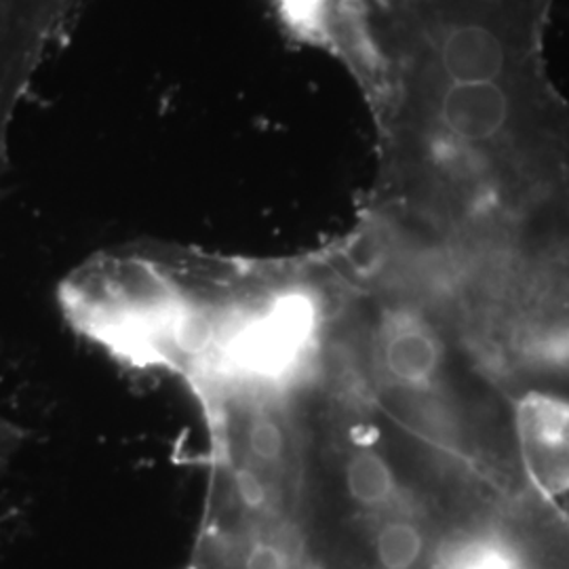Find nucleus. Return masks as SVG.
Wrapping results in <instances>:
<instances>
[{"mask_svg": "<svg viewBox=\"0 0 569 569\" xmlns=\"http://www.w3.org/2000/svg\"><path fill=\"white\" fill-rule=\"evenodd\" d=\"M323 336L352 385L432 448L515 493L531 491L515 403L477 361L448 308L355 232L315 249Z\"/></svg>", "mask_w": 569, "mask_h": 569, "instance_id": "obj_3", "label": "nucleus"}, {"mask_svg": "<svg viewBox=\"0 0 569 569\" xmlns=\"http://www.w3.org/2000/svg\"><path fill=\"white\" fill-rule=\"evenodd\" d=\"M521 465L529 488L555 507L569 500V403L526 397L515 403Z\"/></svg>", "mask_w": 569, "mask_h": 569, "instance_id": "obj_4", "label": "nucleus"}, {"mask_svg": "<svg viewBox=\"0 0 569 569\" xmlns=\"http://www.w3.org/2000/svg\"><path fill=\"white\" fill-rule=\"evenodd\" d=\"M243 378L183 569H526L533 491L399 427L326 348Z\"/></svg>", "mask_w": 569, "mask_h": 569, "instance_id": "obj_2", "label": "nucleus"}, {"mask_svg": "<svg viewBox=\"0 0 569 569\" xmlns=\"http://www.w3.org/2000/svg\"><path fill=\"white\" fill-rule=\"evenodd\" d=\"M557 509L561 510V512H563V515H568V517H569V500H568V502H563V505H559V507H557Z\"/></svg>", "mask_w": 569, "mask_h": 569, "instance_id": "obj_6", "label": "nucleus"}, {"mask_svg": "<svg viewBox=\"0 0 569 569\" xmlns=\"http://www.w3.org/2000/svg\"><path fill=\"white\" fill-rule=\"evenodd\" d=\"M23 435L20 428L0 416V470L11 462V458L20 451Z\"/></svg>", "mask_w": 569, "mask_h": 569, "instance_id": "obj_5", "label": "nucleus"}, {"mask_svg": "<svg viewBox=\"0 0 569 569\" xmlns=\"http://www.w3.org/2000/svg\"><path fill=\"white\" fill-rule=\"evenodd\" d=\"M555 0H387L346 53L376 131L355 228L515 369L569 352V100Z\"/></svg>", "mask_w": 569, "mask_h": 569, "instance_id": "obj_1", "label": "nucleus"}]
</instances>
